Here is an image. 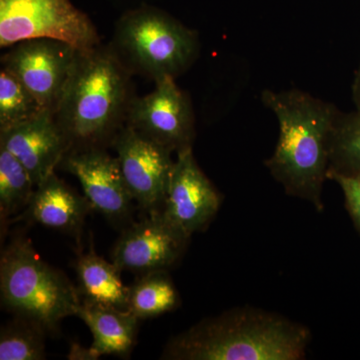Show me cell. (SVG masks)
Instances as JSON below:
<instances>
[{
    "label": "cell",
    "instance_id": "obj_1",
    "mask_svg": "<svg viewBox=\"0 0 360 360\" xmlns=\"http://www.w3.org/2000/svg\"><path fill=\"white\" fill-rule=\"evenodd\" d=\"M131 77L110 44L77 51L53 113L70 148L111 146L135 97Z\"/></svg>",
    "mask_w": 360,
    "mask_h": 360
},
{
    "label": "cell",
    "instance_id": "obj_2",
    "mask_svg": "<svg viewBox=\"0 0 360 360\" xmlns=\"http://www.w3.org/2000/svg\"><path fill=\"white\" fill-rule=\"evenodd\" d=\"M262 103L276 115L279 136L265 167L285 193L323 210L328 180V142L338 110L302 90H264Z\"/></svg>",
    "mask_w": 360,
    "mask_h": 360
},
{
    "label": "cell",
    "instance_id": "obj_3",
    "mask_svg": "<svg viewBox=\"0 0 360 360\" xmlns=\"http://www.w3.org/2000/svg\"><path fill=\"white\" fill-rule=\"evenodd\" d=\"M311 333L283 315L238 307L208 317L168 341L161 359L300 360Z\"/></svg>",
    "mask_w": 360,
    "mask_h": 360
},
{
    "label": "cell",
    "instance_id": "obj_4",
    "mask_svg": "<svg viewBox=\"0 0 360 360\" xmlns=\"http://www.w3.org/2000/svg\"><path fill=\"white\" fill-rule=\"evenodd\" d=\"M0 295L2 307L15 316L37 322L51 335L66 317L77 316L82 304L79 291L70 278L44 262L30 239L22 238L2 251Z\"/></svg>",
    "mask_w": 360,
    "mask_h": 360
},
{
    "label": "cell",
    "instance_id": "obj_5",
    "mask_svg": "<svg viewBox=\"0 0 360 360\" xmlns=\"http://www.w3.org/2000/svg\"><path fill=\"white\" fill-rule=\"evenodd\" d=\"M110 46L132 75L155 82L186 72L200 49L198 32L153 6L123 14L116 22Z\"/></svg>",
    "mask_w": 360,
    "mask_h": 360
},
{
    "label": "cell",
    "instance_id": "obj_6",
    "mask_svg": "<svg viewBox=\"0 0 360 360\" xmlns=\"http://www.w3.org/2000/svg\"><path fill=\"white\" fill-rule=\"evenodd\" d=\"M51 39L89 51L101 44L94 22L70 0H0V47Z\"/></svg>",
    "mask_w": 360,
    "mask_h": 360
},
{
    "label": "cell",
    "instance_id": "obj_7",
    "mask_svg": "<svg viewBox=\"0 0 360 360\" xmlns=\"http://www.w3.org/2000/svg\"><path fill=\"white\" fill-rule=\"evenodd\" d=\"M127 125L176 153L193 148L195 139L193 103L170 77L156 80L150 94L134 97Z\"/></svg>",
    "mask_w": 360,
    "mask_h": 360
},
{
    "label": "cell",
    "instance_id": "obj_8",
    "mask_svg": "<svg viewBox=\"0 0 360 360\" xmlns=\"http://www.w3.org/2000/svg\"><path fill=\"white\" fill-rule=\"evenodd\" d=\"M77 51L61 40H22L1 56V68L18 78L41 104L54 113Z\"/></svg>",
    "mask_w": 360,
    "mask_h": 360
},
{
    "label": "cell",
    "instance_id": "obj_9",
    "mask_svg": "<svg viewBox=\"0 0 360 360\" xmlns=\"http://www.w3.org/2000/svg\"><path fill=\"white\" fill-rule=\"evenodd\" d=\"M134 200L148 213L161 212L174 172V151L125 124L111 146Z\"/></svg>",
    "mask_w": 360,
    "mask_h": 360
},
{
    "label": "cell",
    "instance_id": "obj_10",
    "mask_svg": "<svg viewBox=\"0 0 360 360\" xmlns=\"http://www.w3.org/2000/svg\"><path fill=\"white\" fill-rule=\"evenodd\" d=\"M59 165L77 177L92 210L115 224L131 217L134 198L117 158L105 148H70Z\"/></svg>",
    "mask_w": 360,
    "mask_h": 360
},
{
    "label": "cell",
    "instance_id": "obj_11",
    "mask_svg": "<svg viewBox=\"0 0 360 360\" xmlns=\"http://www.w3.org/2000/svg\"><path fill=\"white\" fill-rule=\"evenodd\" d=\"M220 205L221 196L201 170L193 148L179 151L161 210L163 217L191 238L207 227Z\"/></svg>",
    "mask_w": 360,
    "mask_h": 360
},
{
    "label": "cell",
    "instance_id": "obj_12",
    "mask_svg": "<svg viewBox=\"0 0 360 360\" xmlns=\"http://www.w3.org/2000/svg\"><path fill=\"white\" fill-rule=\"evenodd\" d=\"M189 238L174 226L161 212L130 225L118 239L111 253L120 270L141 274L167 270L179 262Z\"/></svg>",
    "mask_w": 360,
    "mask_h": 360
},
{
    "label": "cell",
    "instance_id": "obj_13",
    "mask_svg": "<svg viewBox=\"0 0 360 360\" xmlns=\"http://www.w3.org/2000/svg\"><path fill=\"white\" fill-rule=\"evenodd\" d=\"M0 146L20 161L35 187L53 174L70 149V142L49 110L30 122L0 132Z\"/></svg>",
    "mask_w": 360,
    "mask_h": 360
},
{
    "label": "cell",
    "instance_id": "obj_14",
    "mask_svg": "<svg viewBox=\"0 0 360 360\" xmlns=\"http://www.w3.org/2000/svg\"><path fill=\"white\" fill-rule=\"evenodd\" d=\"M90 210L92 207L87 198L73 191L53 172L35 187L23 217L27 221L79 239Z\"/></svg>",
    "mask_w": 360,
    "mask_h": 360
},
{
    "label": "cell",
    "instance_id": "obj_15",
    "mask_svg": "<svg viewBox=\"0 0 360 360\" xmlns=\"http://www.w3.org/2000/svg\"><path fill=\"white\" fill-rule=\"evenodd\" d=\"M77 317L89 326L94 336L90 349L97 359L103 355L127 357L136 341L139 319L127 310L82 300Z\"/></svg>",
    "mask_w": 360,
    "mask_h": 360
},
{
    "label": "cell",
    "instance_id": "obj_16",
    "mask_svg": "<svg viewBox=\"0 0 360 360\" xmlns=\"http://www.w3.org/2000/svg\"><path fill=\"white\" fill-rule=\"evenodd\" d=\"M75 270L82 300L129 311V286L120 278L122 270L98 257L94 250L80 255Z\"/></svg>",
    "mask_w": 360,
    "mask_h": 360
},
{
    "label": "cell",
    "instance_id": "obj_17",
    "mask_svg": "<svg viewBox=\"0 0 360 360\" xmlns=\"http://www.w3.org/2000/svg\"><path fill=\"white\" fill-rule=\"evenodd\" d=\"M179 291L167 270L143 274L129 286V311L141 319H153L176 309Z\"/></svg>",
    "mask_w": 360,
    "mask_h": 360
},
{
    "label": "cell",
    "instance_id": "obj_18",
    "mask_svg": "<svg viewBox=\"0 0 360 360\" xmlns=\"http://www.w3.org/2000/svg\"><path fill=\"white\" fill-rule=\"evenodd\" d=\"M328 172L360 174V110L338 111L328 142Z\"/></svg>",
    "mask_w": 360,
    "mask_h": 360
},
{
    "label": "cell",
    "instance_id": "obj_19",
    "mask_svg": "<svg viewBox=\"0 0 360 360\" xmlns=\"http://www.w3.org/2000/svg\"><path fill=\"white\" fill-rule=\"evenodd\" d=\"M35 186L20 160L0 146V217L1 224L25 210Z\"/></svg>",
    "mask_w": 360,
    "mask_h": 360
},
{
    "label": "cell",
    "instance_id": "obj_20",
    "mask_svg": "<svg viewBox=\"0 0 360 360\" xmlns=\"http://www.w3.org/2000/svg\"><path fill=\"white\" fill-rule=\"evenodd\" d=\"M44 326L37 322L16 316L2 326L0 333V360H41L45 359Z\"/></svg>",
    "mask_w": 360,
    "mask_h": 360
},
{
    "label": "cell",
    "instance_id": "obj_21",
    "mask_svg": "<svg viewBox=\"0 0 360 360\" xmlns=\"http://www.w3.org/2000/svg\"><path fill=\"white\" fill-rule=\"evenodd\" d=\"M45 110L18 78L0 70V132L30 122Z\"/></svg>",
    "mask_w": 360,
    "mask_h": 360
},
{
    "label": "cell",
    "instance_id": "obj_22",
    "mask_svg": "<svg viewBox=\"0 0 360 360\" xmlns=\"http://www.w3.org/2000/svg\"><path fill=\"white\" fill-rule=\"evenodd\" d=\"M328 179L335 181L345 194V205L352 221L360 232V174L347 175L328 172Z\"/></svg>",
    "mask_w": 360,
    "mask_h": 360
},
{
    "label": "cell",
    "instance_id": "obj_23",
    "mask_svg": "<svg viewBox=\"0 0 360 360\" xmlns=\"http://www.w3.org/2000/svg\"><path fill=\"white\" fill-rule=\"evenodd\" d=\"M68 359L72 360H96L98 359L96 355L89 348L80 347L78 343L75 342L70 345V352L68 355Z\"/></svg>",
    "mask_w": 360,
    "mask_h": 360
},
{
    "label": "cell",
    "instance_id": "obj_24",
    "mask_svg": "<svg viewBox=\"0 0 360 360\" xmlns=\"http://www.w3.org/2000/svg\"><path fill=\"white\" fill-rule=\"evenodd\" d=\"M352 99L357 110H360V65L355 73L354 84H352Z\"/></svg>",
    "mask_w": 360,
    "mask_h": 360
}]
</instances>
